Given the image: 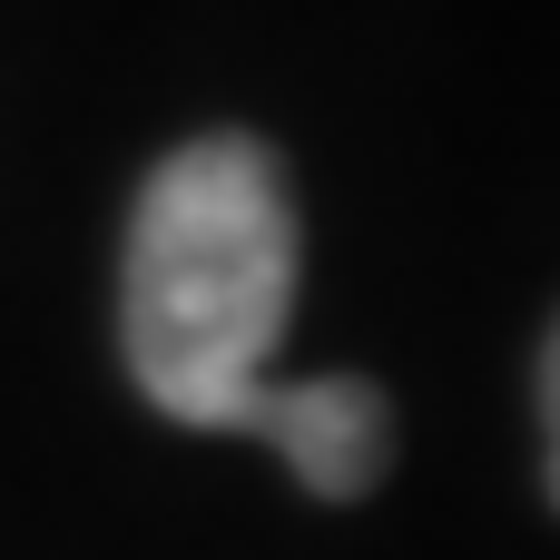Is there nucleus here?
Listing matches in <instances>:
<instances>
[{
  "mask_svg": "<svg viewBox=\"0 0 560 560\" xmlns=\"http://www.w3.org/2000/svg\"><path fill=\"white\" fill-rule=\"evenodd\" d=\"M295 197L256 138H187L128 217L118 345L138 394L187 433H246L295 325Z\"/></svg>",
  "mask_w": 560,
  "mask_h": 560,
  "instance_id": "obj_1",
  "label": "nucleus"
},
{
  "mask_svg": "<svg viewBox=\"0 0 560 560\" xmlns=\"http://www.w3.org/2000/svg\"><path fill=\"white\" fill-rule=\"evenodd\" d=\"M246 433L276 443L285 472H295L315 502H364V492L384 482V463H394V413H384V394L354 384V374L266 384V404H256Z\"/></svg>",
  "mask_w": 560,
  "mask_h": 560,
  "instance_id": "obj_2",
  "label": "nucleus"
}]
</instances>
